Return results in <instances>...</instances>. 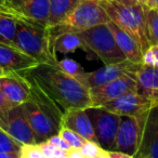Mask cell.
<instances>
[{"mask_svg": "<svg viewBox=\"0 0 158 158\" xmlns=\"http://www.w3.org/2000/svg\"><path fill=\"white\" fill-rule=\"evenodd\" d=\"M143 7H144L145 19H146L149 44H158V10L149 9L145 6Z\"/></svg>", "mask_w": 158, "mask_h": 158, "instance_id": "23", "label": "cell"}, {"mask_svg": "<svg viewBox=\"0 0 158 158\" xmlns=\"http://www.w3.org/2000/svg\"><path fill=\"white\" fill-rule=\"evenodd\" d=\"M0 129L22 145L36 144L35 135L23 104L9 108L0 116Z\"/></svg>", "mask_w": 158, "mask_h": 158, "instance_id": "9", "label": "cell"}, {"mask_svg": "<svg viewBox=\"0 0 158 158\" xmlns=\"http://www.w3.org/2000/svg\"><path fill=\"white\" fill-rule=\"evenodd\" d=\"M86 112L92 123L98 144L106 152L115 151L120 116L102 106H90Z\"/></svg>", "mask_w": 158, "mask_h": 158, "instance_id": "7", "label": "cell"}, {"mask_svg": "<svg viewBox=\"0 0 158 158\" xmlns=\"http://www.w3.org/2000/svg\"><path fill=\"white\" fill-rule=\"evenodd\" d=\"M140 63H134L129 60H125L119 63L114 64H106L103 67L99 68L93 72L87 73L81 77L80 82L84 84L88 89L99 87L102 85H105L107 82L115 80V79L123 77L125 75L134 76L140 68Z\"/></svg>", "mask_w": 158, "mask_h": 158, "instance_id": "10", "label": "cell"}, {"mask_svg": "<svg viewBox=\"0 0 158 158\" xmlns=\"http://www.w3.org/2000/svg\"><path fill=\"white\" fill-rule=\"evenodd\" d=\"M144 6L149 9H158V0H144Z\"/></svg>", "mask_w": 158, "mask_h": 158, "instance_id": "37", "label": "cell"}, {"mask_svg": "<svg viewBox=\"0 0 158 158\" xmlns=\"http://www.w3.org/2000/svg\"><path fill=\"white\" fill-rule=\"evenodd\" d=\"M78 49L90 52L85 42L77 33H64L52 40V50L54 54H69Z\"/></svg>", "mask_w": 158, "mask_h": 158, "instance_id": "20", "label": "cell"}, {"mask_svg": "<svg viewBox=\"0 0 158 158\" xmlns=\"http://www.w3.org/2000/svg\"><path fill=\"white\" fill-rule=\"evenodd\" d=\"M19 18L8 12H0V42L13 46Z\"/></svg>", "mask_w": 158, "mask_h": 158, "instance_id": "22", "label": "cell"}, {"mask_svg": "<svg viewBox=\"0 0 158 158\" xmlns=\"http://www.w3.org/2000/svg\"><path fill=\"white\" fill-rule=\"evenodd\" d=\"M95 158H107V154H106V151H104V149H103V152H102V153L100 154L99 156H97Z\"/></svg>", "mask_w": 158, "mask_h": 158, "instance_id": "40", "label": "cell"}, {"mask_svg": "<svg viewBox=\"0 0 158 158\" xmlns=\"http://www.w3.org/2000/svg\"><path fill=\"white\" fill-rule=\"evenodd\" d=\"M13 46L39 64L57 65L59 60L52 50L49 29L44 25L19 18Z\"/></svg>", "mask_w": 158, "mask_h": 158, "instance_id": "3", "label": "cell"}, {"mask_svg": "<svg viewBox=\"0 0 158 158\" xmlns=\"http://www.w3.org/2000/svg\"><path fill=\"white\" fill-rule=\"evenodd\" d=\"M101 106L119 116H142L149 112L153 104L136 91H131Z\"/></svg>", "mask_w": 158, "mask_h": 158, "instance_id": "12", "label": "cell"}, {"mask_svg": "<svg viewBox=\"0 0 158 158\" xmlns=\"http://www.w3.org/2000/svg\"><path fill=\"white\" fill-rule=\"evenodd\" d=\"M107 154V158H134V156L128 155L126 153H121L118 151H110V152H106Z\"/></svg>", "mask_w": 158, "mask_h": 158, "instance_id": "33", "label": "cell"}, {"mask_svg": "<svg viewBox=\"0 0 158 158\" xmlns=\"http://www.w3.org/2000/svg\"><path fill=\"white\" fill-rule=\"evenodd\" d=\"M67 158H86L79 149H70L67 154Z\"/></svg>", "mask_w": 158, "mask_h": 158, "instance_id": "36", "label": "cell"}, {"mask_svg": "<svg viewBox=\"0 0 158 158\" xmlns=\"http://www.w3.org/2000/svg\"><path fill=\"white\" fill-rule=\"evenodd\" d=\"M22 158H49L38 144H26L21 147Z\"/></svg>", "mask_w": 158, "mask_h": 158, "instance_id": "28", "label": "cell"}, {"mask_svg": "<svg viewBox=\"0 0 158 158\" xmlns=\"http://www.w3.org/2000/svg\"><path fill=\"white\" fill-rule=\"evenodd\" d=\"M23 145L16 142L13 138L0 129V153L7 152H20Z\"/></svg>", "mask_w": 158, "mask_h": 158, "instance_id": "26", "label": "cell"}, {"mask_svg": "<svg viewBox=\"0 0 158 158\" xmlns=\"http://www.w3.org/2000/svg\"><path fill=\"white\" fill-rule=\"evenodd\" d=\"M110 21V16L100 2L93 0H79L78 5L63 22L48 27L51 42L64 33H80L97 25L107 24Z\"/></svg>", "mask_w": 158, "mask_h": 158, "instance_id": "5", "label": "cell"}, {"mask_svg": "<svg viewBox=\"0 0 158 158\" xmlns=\"http://www.w3.org/2000/svg\"><path fill=\"white\" fill-rule=\"evenodd\" d=\"M79 151L86 158H95L103 152V148L98 143L91 142V141H86V143L82 145L81 148L79 149Z\"/></svg>", "mask_w": 158, "mask_h": 158, "instance_id": "29", "label": "cell"}, {"mask_svg": "<svg viewBox=\"0 0 158 158\" xmlns=\"http://www.w3.org/2000/svg\"><path fill=\"white\" fill-rule=\"evenodd\" d=\"M18 74L39 87L63 113L92 106L89 89L57 65L38 64Z\"/></svg>", "mask_w": 158, "mask_h": 158, "instance_id": "1", "label": "cell"}, {"mask_svg": "<svg viewBox=\"0 0 158 158\" xmlns=\"http://www.w3.org/2000/svg\"><path fill=\"white\" fill-rule=\"evenodd\" d=\"M147 115L148 113L142 116H120L115 151L135 156L141 144Z\"/></svg>", "mask_w": 158, "mask_h": 158, "instance_id": "8", "label": "cell"}, {"mask_svg": "<svg viewBox=\"0 0 158 158\" xmlns=\"http://www.w3.org/2000/svg\"><path fill=\"white\" fill-rule=\"evenodd\" d=\"M100 5L108 14L110 21L129 34L138 42L143 52L151 46L142 5L126 6L114 0H103L100 1Z\"/></svg>", "mask_w": 158, "mask_h": 158, "instance_id": "4", "label": "cell"}, {"mask_svg": "<svg viewBox=\"0 0 158 158\" xmlns=\"http://www.w3.org/2000/svg\"><path fill=\"white\" fill-rule=\"evenodd\" d=\"M77 34L80 36L88 50L94 53L105 65L127 60L107 24L97 25Z\"/></svg>", "mask_w": 158, "mask_h": 158, "instance_id": "6", "label": "cell"}, {"mask_svg": "<svg viewBox=\"0 0 158 158\" xmlns=\"http://www.w3.org/2000/svg\"><path fill=\"white\" fill-rule=\"evenodd\" d=\"M0 91L13 105H22L31 97V84L18 73L0 77Z\"/></svg>", "mask_w": 158, "mask_h": 158, "instance_id": "15", "label": "cell"}, {"mask_svg": "<svg viewBox=\"0 0 158 158\" xmlns=\"http://www.w3.org/2000/svg\"><path fill=\"white\" fill-rule=\"evenodd\" d=\"M142 64L149 67H158V44H151L143 52Z\"/></svg>", "mask_w": 158, "mask_h": 158, "instance_id": "27", "label": "cell"}, {"mask_svg": "<svg viewBox=\"0 0 158 158\" xmlns=\"http://www.w3.org/2000/svg\"><path fill=\"white\" fill-rule=\"evenodd\" d=\"M93 1H98V2H100V1H103V0H93Z\"/></svg>", "mask_w": 158, "mask_h": 158, "instance_id": "42", "label": "cell"}, {"mask_svg": "<svg viewBox=\"0 0 158 158\" xmlns=\"http://www.w3.org/2000/svg\"><path fill=\"white\" fill-rule=\"evenodd\" d=\"M13 106H15V105H13L11 102L8 101L7 98H6L5 95L2 94V92L0 91V116H2L9 108L13 107Z\"/></svg>", "mask_w": 158, "mask_h": 158, "instance_id": "32", "label": "cell"}, {"mask_svg": "<svg viewBox=\"0 0 158 158\" xmlns=\"http://www.w3.org/2000/svg\"><path fill=\"white\" fill-rule=\"evenodd\" d=\"M57 66H59L63 72H65L66 74L69 75V76L78 79L79 81H80L81 77L86 74V70L84 69V67H82L78 62L73 59H68V57L63 59V60H59V61H57Z\"/></svg>", "mask_w": 158, "mask_h": 158, "instance_id": "24", "label": "cell"}, {"mask_svg": "<svg viewBox=\"0 0 158 158\" xmlns=\"http://www.w3.org/2000/svg\"><path fill=\"white\" fill-rule=\"evenodd\" d=\"M79 0H49L50 13H49L48 27H52L62 23L68 14L78 5Z\"/></svg>", "mask_w": 158, "mask_h": 158, "instance_id": "21", "label": "cell"}, {"mask_svg": "<svg viewBox=\"0 0 158 158\" xmlns=\"http://www.w3.org/2000/svg\"><path fill=\"white\" fill-rule=\"evenodd\" d=\"M62 127L73 130L79 135H81L85 140L98 143L92 123L86 110H73L63 113Z\"/></svg>", "mask_w": 158, "mask_h": 158, "instance_id": "18", "label": "cell"}, {"mask_svg": "<svg viewBox=\"0 0 158 158\" xmlns=\"http://www.w3.org/2000/svg\"><path fill=\"white\" fill-rule=\"evenodd\" d=\"M0 12H8L7 7H6V0H0Z\"/></svg>", "mask_w": 158, "mask_h": 158, "instance_id": "38", "label": "cell"}, {"mask_svg": "<svg viewBox=\"0 0 158 158\" xmlns=\"http://www.w3.org/2000/svg\"><path fill=\"white\" fill-rule=\"evenodd\" d=\"M10 74H12V73H8L7 70H5L1 66H0V77L7 76V75H10Z\"/></svg>", "mask_w": 158, "mask_h": 158, "instance_id": "39", "label": "cell"}, {"mask_svg": "<svg viewBox=\"0 0 158 158\" xmlns=\"http://www.w3.org/2000/svg\"><path fill=\"white\" fill-rule=\"evenodd\" d=\"M38 62L14 46L0 42V66L8 73H21L38 65Z\"/></svg>", "mask_w": 158, "mask_h": 158, "instance_id": "16", "label": "cell"}, {"mask_svg": "<svg viewBox=\"0 0 158 158\" xmlns=\"http://www.w3.org/2000/svg\"><path fill=\"white\" fill-rule=\"evenodd\" d=\"M134 158H158V105L149 110L140 147Z\"/></svg>", "mask_w": 158, "mask_h": 158, "instance_id": "14", "label": "cell"}, {"mask_svg": "<svg viewBox=\"0 0 158 158\" xmlns=\"http://www.w3.org/2000/svg\"><path fill=\"white\" fill-rule=\"evenodd\" d=\"M136 91L135 77L125 75L105 85L89 89L92 106H101L127 92Z\"/></svg>", "mask_w": 158, "mask_h": 158, "instance_id": "13", "label": "cell"}, {"mask_svg": "<svg viewBox=\"0 0 158 158\" xmlns=\"http://www.w3.org/2000/svg\"><path fill=\"white\" fill-rule=\"evenodd\" d=\"M59 135L62 136L67 142V144L69 145L72 149H80L87 141L81 135H79L78 133L66 127H61L59 131Z\"/></svg>", "mask_w": 158, "mask_h": 158, "instance_id": "25", "label": "cell"}, {"mask_svg": "<svg viewBox=\"0 0 158 158\" xmlns=\"http://www.w3.org/2000/svg\"><path fill=\"white\" fill-rule=\"evenodd\" d=\"M0 158H22L20 152H7V153H0Z\"/></svg>", "mask_w": 158, "mask_h": 158, "instance_id": "35", "label": "cell"}, {"mask_svg": "<svg viewBox=\"0 0 158 158\" xmlns=\"http://www.w3.org/2000/svg\"><path fill=\"white\" fill-rule=\"evenodd\" d=\"M48 141L50 143H52L53 145H55L56 147H59L60 149H63V151H65V152H69L70 149H72L69 145L67 144V142H66L62 136H60L59 134H55V135L51 136Z\"/></svg>", "mask_w": 158, "mask_h": 158, "instance_id": "31", "label": "cell"}, {"mask_svg": "<svg viewBox=\"0 0 158 158\" xmlns=\"http://www.w3.org/2000/svg\"><path fill=\"white\" fill-rule=\"evenodd\" d=\"M53 158H67V155H65V156H56V157H53Z\"/></svg>", "mask_w": 158, "mask_h": 158, "instance_id": "41", "label": "cell"}, {"mask_svg": "<svg viewBox=\"0 0 158 158\" xmlns=\"http://www.w3.org/2000/svg\"><path fill=\"white\" fill-rule=\"evenodd\" d=\"M136 92L158 105V67H149L141 64L135 74Z\"/></svg>", "mask_w": 158, "mask_h": 158, "instance_id": "17", "label": "cell"}, {"mask_svg": "<svg viewBox=\"0 0 158 158\" xmlns=\"http://www.w3.org/2000/svg\"><path fill=\"white\" fill-rule=\"evenodd\" d=\"M114 1L123 3V5L126 6H136V5L144 6V0H114Z\"/></svg>", "mask_w": 158, "mask_h": 158, "instance_id": "34", "label": "cell"}, {"mask_svg": "<svg viewBox=\"0 0 158 158\" xmlns=\"http://www.w3.org/2000/svg\"><path fill=\"white\" fill-rule=\"evenodd\" d=\"M157 10H158V9H157Z\"/></svg>", "mask_w": 158, "mask_h": 158, "instance_id": "43", "label": "cell"}, {"mask_svg": "<svg viewBox=\"0 0 158 158\" xmlns=\"http://www.w3.org/2000/svg\"><path fill=\"white\" fill-rule=\"evenodd\" d=\"M28 82L31 84V97L23 104V107L33 129L36 144H40L59 134L63 112L39 87Z\"/></svg>", "mask_w": 158, "mask_h": 158, "instance_id": "2", "label": "cell"}, {"mask_svg": "<svg viewBox=\"0 0 158 158\" xmlns=\"http://www.w3.org/2000/svg\"><path fill=\"white\" fill-rule=\"evenodd\" d=\"M107 25L112 31L113 35H114V38L116 40L117 44H118L119 49L125 54L126 59L134 62V63L142 64L143 51L141 50L138 42L129 34L126 33L123 29H121L118 25L115 24L114 22L110 21Z\"/></svg>", "mask_w": 158, "mask_h": 158, "instance_id": "19", "label": "cell"}, {"mask_svg": "<svg viewBox=\"0 0 158 158\" xmlns=\"http://www.w3.org/2000/svg\"><path fill=\"white\" fill-rule=\"evenodd\" d=\"M38 145H39V147L42 149V152H44L49 158L56 157V156H65L68 154V152L60 149L59 147L53 145L52 143H50L49 141H44V142L40 143V144H38Z\"/></svg>", "mask_w": 158, "mask_h": 158, "instance_id": "30", "label": "cell"}, {"mask_svg": "<svg viewBox=\"0 0 158 158\" xmlns=\"http://www.w3.org/2000/svg\"><path fill=\"white\" fill-rule=\"evenodd\" d=\"M7 11L25 20L34 21L48 27L49 0H6Z\"/></svg>", "mask_w": 158, "mask_h": 158, "instance_id": "11", "label": "cell"}]
</instances>
